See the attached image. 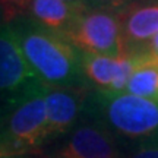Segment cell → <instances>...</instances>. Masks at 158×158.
Returning <instances> with one entry per match:
<instances>
[{
	"label": "cell",
	"mask_w": 158,
	"mask_h": 158,
	"mask_svg": "<svg viewBox=\"0 0 158 158\" xmlns=\"http://www.w3.org/2000/svg\"><path fill=\"white\" fill-rule=\"evenodd\" d=\"M9 23L28 66L43 84L53 88H88L82 72V53L68 38L38 25L27 13Z\"/></svg>",
	"instance_id": "6da1fadb"
},
{
	"label": "cell",
	"mask_w": 158,
	"mask_h": 158,
	"mask_svg": "<svg viewBox=\"0 0 158 158\" xmlns=\"http://www.w3.org/2000/svg\"><path fill=\"white\" fill-rule=\"evenodd\" d=\"M82 118L102 126L117 142L158 139V100L127 92L89 91Z\"/></svg>",
	"instance_id": "7a4b0ae2"
},
{
	"label": "cell",
	"mask_w": 158,
	"mask_h": 158,
	"mask_svg": "<svg viewBox=\"0 0 158 158\" xmlns=\"http://www.w3.org/2000/svg\"><path fill=\"white\" fill-rule=\"evenodd\" d=\"M45 89L40 82L0 108V158L25 154L48 141Z\"/></svg>",
	"instance_id": "3957f363"
},
{
	"label": "cell",
	"mask_w": 158,
	"mask_h": 158,
	"mask_svg": "<svg viewBox=\"0 0 158 158\" xmlns=\"http://www.w3.org/2000/svg\"><path fill=\"white\" fill-rule=\"evenodd\" d=\"M68 40L84 53L108 57L123 56L117 12L85 9L68 34Z\"/></svg>",
	"instance_id": "277c9868"
},
{
	"label": "cell",
	"mask_w": 158,
	"mask_h": 158,
	"mask_svg": "<svg viewBox=\"0 0 158 158\" xmlns=\"http://www.w3.org/2000/svg\"><path fill=\"white\" fill-rule=\"evenodd\" d=\"M53 158H122L120 143L98 123L81 118L63 136Z\"/></svg>",
	"instance_id": "5b68a950"
},
{
	"label": "cell",
	"mask_w": 158,
	"mask_h": 158,
	"mask_svg": "<svg viewBox=\"0 0 158 158\" xmlns=\"http://www.w3.org/2000/svg\"><path fill=\"white\" fill-rule=\"evenodd\" d=\"M40 81L23 57L10 23L0 29V97L16 98Z\"/></svg>",
	"instance_id": "8992f818"
},
{
	"label": "cell",
	"mask_w": 158,
	"mask_h": 158,
	"mask_svg": "<svg viewBox=\"0 0 158 158\" xmlns=\"http://www.w3.org/2000/svg\"><path fill=\"white\" fill-rule=\"evenodd\" d=\"M123 56L145 54L149 40L158 34V0H135L117 12Z\"/></svg>",
	"instance_id": "52a82bcc"
},
{
	"label": "cell",
	"mask_w": 158,
	"mask_h": 158,
	"mask_svg": "<svg viewBox=\"0 0 158 158\" xmlns=\"http://www.w3.org/2000/svg\"><path fill=\"white\" fill-rule=\"evenodd\" d=\"M88 92L86 86H47L45 113L48 141L56 136H64L81 122Z\"/></svg>",
	"instance_id": "ba28073f"
},
{
	"label": "cell",
	"mask_w": 158,
	"mask_h": 158,
	"mask_svg": "<svg viewBox=\"0 0 158 158\" xmlns=\"http://www.w3.org/2000/svg\"><path fill=\"white\" fill-rule=\"evenodd\" d=\"M82 53V72L86 84L95 86L94 91L124 92L126 84L135 69L136 56L108 57Z\"/></svg>",
	"instance_id": "9c48e42d"
},
{
	"label": "cell",
	"mask_w": 158,
	"mask_h": 158,
	"mask_svg": "<svg viewBox=\"0 0 158 158\" xmlns=\"http://www.w3.org/2000/svg\"><path fill=\"white\" fill-rule=\"evenodd\" d=\"M86 7L63 0H31L28 16L38 25L68 38L75 22Z\"/></svg>",
	"instance_id": "30bf717a"
},
{
	"label": "cell",
	"mask_w": 158,
	"mask_h": 158,
	"mask_svg": "<svg viewBox=\"0 0 158 158\" xmlns=\"http://www.w3.org/2000/svg\"><path fill=\"white\" fill-rule=\"evenodd\" d=\"M124 92L142 98L158 100V59L149 53L136 56L135 69Z\"/></svg>",
	"instance_id": "8fae6325"
},
{
	"label": "cell",
	"mask_w": 158,
	"mask_h": 158,
	"mask_svg": "<svg viewBox=\"0 0 158 158\" xmlns=\"http://www.w3.org/2000/svg\"><path fill=\"white\" fill-rule=\"evenodd\" d=\"M135 0H84L86 9H100V10L118 12Z\"/></svg>",
	"instance_id": "7c38bea8"
},
{
	"label": "cell",
	"mask_w": 158,
	"mask_h": 158,
	"mask_svg": "<svg viewBox=\"0 0 158 158\" xmlns=\"http://www.w3.org/2000/svg\"><path fill=\"white\" fill-rule=\"evenodd\" d=\"M124 158H158V139L138 143Z\"/></svg>",
	"instance_id": "4fadbf2b"
},
{
	"label": "cell",
	"mask_w": 158,
	"mask_h": 158,
	"mask_svg": "<svg viewBox=\"0 0 158 158\" xmlns=\"http://www.w3.org/2000/svg\"><path fill=\"white\" fill-rule=\"evenodd\" d=\"M29 3L31 0H0V5L10 13L13 19L19 15H25L28 12Z\"/></svg>",
	"instance_id": "5bb4252c"
},
{
	"label": "cell",
	"mask_w": 158,
	"mask_h": 158,
	"mask_svg": "<svg viewBox=\"0 0 158 158\" xmlns=\"http://www.w3.org/2000/svg\"><path fill=\"white\" fill-rule=\"evenodd\" d=\"M147 51L158 59V34H155L152 38L149 40V43L147 45Z\"/></svg>",
	"instance_id": "9a60e30c"
},
{
	"label": "cell",
	"mask_w": 158,
	"mask_h": 158,
	"mask_svg": "<svg viewBox=\"0 0 158 158\" xmlns=\"http://www.w3.org/2000/svg\"><path fill=\"white\" fill-rule=\"evenodd\" d=\"M10 21H13L12 15L7 10H6L3 6L0 5V29L3 28V27H6V25L10 22Z\"/></svg>",
	"instance_id": "2e32d148"
},
{
	"label": "cell",
	"mask_w": 158,
	"mask_h": 158,
	"mask_svg": "<svg viewBox=\"0 0 158 158\" xmlns=\"http://www.w3.org/2000/svg\"><path fill=\"white\" fill-rule=\"evenodd\" d=\"M63 2H68V3H72V5H84V0H63Z\"/></svg>",
	"instance_id": "e0dca14e"
}]
</instances>
